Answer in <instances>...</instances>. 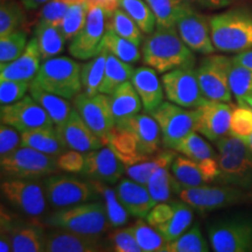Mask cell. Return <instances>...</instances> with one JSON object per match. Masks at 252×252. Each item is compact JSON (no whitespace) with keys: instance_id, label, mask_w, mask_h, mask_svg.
Here are the masks:
<instances>
[{"instance_id":"61","label":"cell","mask_w":252,"mask_h":252,"mask_svg":"<svg viewBox=\"0 0 252 252\" xmlns=\"http://www.w3.org/2000/svg\"><path fill=\"white\" fill-rule=\"evenodd\" d=\"M47 1L49 0H21L23 5L26 7L27 9H35L39 8L40 6H43Z\"/></svg>"},{"instance_id":"53","label":"cell","mask_w":252,"mask_h":252,"mask_svg":"<svg viewBox=\"0 0 252 252\" xmlns=\"http://www.w3.org/2000/svg\"><path fill=\"white\" fill-rule=\"evenodd\" d=\"M69 6L64 0H49L41 8L39 14V23L52 24L55 26H60L63 18L67 13Z\"/></svg>"},{"instance_id":"51","label":"cell","mask_w":252,"mask_h":252,"mask_svg":"<svg viewBox=\"0 0 252 252\" xmlns=\"http://www.w3.org/2000/svg\"><path fill=\"white\" fill-rule=\"evenodd\" d=\"M31 83L27 81L0 80V104L1 106L15 103L26 96Z\"/></svg>"},{"instance_id":"27","label":"cell","mask_w":252,"mask_h":252,"mask_svg":"<svg viewBox=\"0 0 252 252\" xmlns=\"http://www.w3.org/2000/svg\"><path fill=\"white\" fill-rule=\"evenodd\" d=\"M108 146L125 166L135 165L152 157L140 152L138 141L131 132L122 130L116 126L109 135Z\"/></svg>"},{"instance_id":"43","label":"cell","mask_w":252,"mask_h":252,"mask_svg":"<svg viewBox=\"0 0 252 252\" xmlns=\"http://www.w3.org/2000/svg\"><path fill=\"white\" fill-rule=\"evenodd\" d=\"M209 250V244L196 223L175 241L167 243L163 252H208Z\"/></svg>"},{"instance_id":"24","label":"cell","mask_w":252,"mask_h":252,"mask_svg":"<svg viewBox=\"0 0 252 252\" xmlns=\"http://www.w3.org/2000/svg\"><path fill=\"white\" fill-rule=\"evenodd\" d=\"M41 52L35 36L28 41L24 53L8 63H0V80H14L31 82L40 69Z\"/></svg>"},{"instance_id":"41","label":"cell","mask_w":252,"mask_h":252,"mask_svg":"<svg viewBox=\"0 0 252 252\" xmlns=\"http://www.w3.org/2000/svg\"><path fill=\"white\" fill-rule=\"evenodd\" d=\"M144 252H163L167 242L157 228L143 220L128 226Z\"/></svg>"},{"instance_id":"37","label":"cell","mask_w":252,"mask_h":252,"mask_svg":"<svg viewBox=\"0 0 252 252\" xmlns=\"http://www.w3.org/2000/svg\"><path fill=\"white\" fill-rule=\"evenodd\" d=\"M171 172L181 189L198 187L207 184L198 163L186 156L175 158Z\"/></svg>"},{"instance_id":"49","label":"cell","mask_w":252,"mask_h":252,"mask_svg":"<svg viewBox=\"0 0 252 252\" xmlns=\"http://www.w3.org/2000/svg\"><path fill=\"white\" fill-rule=\"evenodd\" d=\"M27 43V34L20 30L0 36V63H8L18 59L26 49Z\"/></svg>"},{"instance_id":"57","label":"cell","mask_w":252,"mask_h":252,"mask_svg":"<svg viewBox=\"0 0 252 252\" xmlns=\"http://www.w3.org/2000/svg\"><path fill=\"white\" fill-rule=\"evenodd\" d=\"M200 166L202 174L206 179L207 184L208 182H214L219 180L220 175V169L219 161H217V157L208 158V159L201 160V161H196Z\"/></svg>"},{"instance_id":"20","label":"cell","mask_w":252,"mask_h":252,"mask_svg":"<svg viewBox=\"0 0 252 252\" xmlns=\"http://www.w3.org/2000/svg\"><path fill=\"white\" fill-rule=\"evenodd\" d=\"M86 163L81 174L93 181L115 185L125 173V165L110 147H102L84 154Z\"/></svg>"},{"instance_id":"25","label":"cell","mask_w":252,"mask_h":252,"mask_svg":"<svg viewBox=\"0 0 252 252\" xmlns=\"http://www.w3.org/2000/svg\"><path fill=\"white\" fill-rule=\"evenodd\" d=\"M116 193L128 214L138 219H146L150 210L157 204L146 186L131 178L121 179L116 187Z\"/></svg>"},{"instance_id":"23","label":"cell","mask_w":252,"mask_h":252,"mask_svg":"<svg viewBox=\"0 0 252 252\" xmlns=\"http://www.w3.org/2000/svg\"><path fill=\"white\" fill-rule=\"evenodd\" d=\"M103 250L99 236L84 235L59 228L46 235V251L48 252H97Z\"/></svg>"},{"instance_id":"62","label":"cell","mask_w":252,"mask_h":252,"mask_svg":"<svg viewBox=\"0 0 252 252\" xmlns=\"http://www.w3.org/2000/svg\"><path fill=\"white\" fill-rule=\"evenodd\" d=\"M242 139H243L245 143H247V145H248L249 147H250V150H251V152H252V134L248 135V137H245V138H242Z\"/></svg>"},{"instance_id":"13","label":"cell","mask_w":252,"mask_h":252,"mask_svg":"<svg viewBox=\"0 0 252 252\" xmlns=\"http://www.w3.org/2000/svg\"><path fill=\"white\" fill-rule=\"evenodd\" d=\"M2 197L12 207L30 217H40L47 209L45 187L34 180L5 179L0 185Z\"/></svg>"},{"instance_id":"38","label":"cell","mask_w":252,"mask_h":252,"mask_svg":"<svg viewBox=\"0 0 252 252\" xmlns=\"http://www.w3.org/2000/svg\"><path fill=\"white\" fill-rule=\"evenodd\" d=\"M106 56H108V50L103 48L94 58L90 59L89 62L82 65L81 77L84 94L94 96L99 93L100 83L105 72Z\"/></svg>"},{"instance_id":"6","label":"cell","mask_w":252,"mask_h":252,"mask_svg":"<svg viewBox=\"0 0 252 252\" xmlns=\"http://www.w3.org/2000/svg\"><path fill=\"white\" fill-rule=\"evenodd\" d=\"M0 169L6 179L37 180L58 171V157L21 145L12 153L0 158Z\"/></svg>"},{"instance_id":"7","label":"cell","mask_w":252,"mask_h":252,"mask_svg":"<svg viewBox=\"0 0 252 252\" xmlns=\"http://www.w3.org/2000/svg\"><path fill=\"white\" fill-rule=\"evenodd\" d=\"M179 197L200 213H210L237 204L252 202V190L235 186H207L184 188L179 191Z\"/></svg>"},{"instance_id":"58","label":"cell","mask_w":252,"mask_h":252,"mask_svg":"<svg viewBox=\"0 0 252 252\" xmlns=\"http://www.w3.org/2000/svg\"><path fill=\"white\" fill-rule=\"evenodd\" d=\"M182 1L187 2L193 7L196 6L207 9H220L229 6L234 0H182Z\"/></svg>"},{"instance_id":"55","label":"cell","mask_w":252,"mask_h":252,"mask_svg":"<svg viewBox=\"0 0 252 252\" xmlns=\"http://www.w3.org/2000/svg\"><path fill=\"white\" fill-rule=\"evenodd\" d=\"M84 163L86 157L75 150H67L58 157L59 169L65 173H82Z\"/></svg>"},{"instance_id":"33","label":"cell","mask_w":252,"mask_h":252,"mask_svg":"<svg viewBox=\"0 0 252 252\" xmlns=\"http://www.w3.org/2000/svg\"><path fill=\"white\" fill-rule=\"evenodd\" d=\"M175 158L176 154L174 151L166 149L165 151H160L157 154H153L150 159L144 160V161L132 166H125V173L130 176L132 180L146 186L150 178L158 168H160L161 166L172 165Z\"/></svg>"},{"instance_id":"10","label":"cell","mask_w":252,"mask_h":252,"mask_svg":"<svg viewBox=\"0 0 252 252\" xmlns=\"http://www.w3.org/2000/svg\"><path fill=\"white\" fill-rule=\"evenodd\" d=\"M109 18L110 15L103 7L89 4L84 26L72 37L69 45V53L72 58L86 61L98 54L103 49V39L109 26Z\"/></svg>"},{"instance_id":"39","label":"cell","mask_w":252,"mask_h":252,"mask_svg":"<svg viewBox=\"0 0 252 252\" xmlns=\"http://www.w3.org/2000/svg\"><path fill=\"white\" fill-rule=\"evenodd\" d=\"M103 48L111 53L122 61L127 63H135L141 58L139 46H137L132 41L118 35L111 27L108 26L105 35L103 39Z\"/></svg>"},{"instance_id":"14","label":"cell","mask_w":252,"mask_h":252,"mask_svg":"<svg viewBox=\"0 0 252 252\" xmlns=\"http://www.w3.org/2000/svg\"><path fill=\"white\" fill-rule=\"evenodd\" d=\"M161 81L167 99L187 109H196L207 102L195 68H180L162 74Z\"/></svg>"},{"instance_id":"45","label":"cell","mask_w":252,"mask_h":252,"mask_svg":"<svg viewBox=\"0 0 252 252\" xmlns=\"http://www.w3.org/2000/svg\"><path fill=\"white\" fill-rule=\"evenodd\" d=\"M109 26L112 28L118 35L132 41L137 46L144 42V32L135 24V21L128 15L124 9L117 8L110 17Z\"/></svg>"},{"instance_id":"2","label":"cell","mask_w":252,"mask_h":252,"mask_svg":"<svg viewBox=\"0 0 252 252\" xmlns=\"http://www.w3.org/2000/svg\"><path fill=\"white\" fill-rule=\"evenodd\" d=\"M215 49L238 54L252 48V11L236 7L209 18Z\"/></svg>"},{"instance_id":"29","label":"cell","mask_w":252,"mask_h":252,"mask_svg":"<svg viewBox=\"0 0 252 252\" xmlns=\"http://www.w3.org/2000/svg\"><path fill=\"white\" fill-rule=\"evenodd\" d=\"M111 109L116 122L137 115L143 110L139 94L137 93L132 82L126 81L110 94Z\"/></svg>"},{"instance_id":"17","label":"cell","mask_w":252,"mask_h":252,"mask_svg":"<svg viewBox=\"0 0 252 252\" xmlns=\"http://www.w3.org/2000/svg\"><path fill=\"white\" fill-rule=\"evenodd\" d=\"M0 121L17 128L20 133L54 124L46 110L31 94L18 102L1 106Z\"/></svg>"},{"instance_id":"19","label":"cell","mask_w":252,"mask_h":252,"mask_svg":"<svg viewBox=\"0 0 252 252\" xmlns=\"http://www.w3.org/2000/svg\"><path fill=\"white\" fill-rule=\"evenodd\" d=\"M59 137L68 150H75L82 153L99 150L104 146L102 139L91 130L83 121L76 109L72 111L67 121L56 126Z\"/></svg>"},{"instance_id":"56","label":"cell","mask_w":252,"mask_h":252,"mask_svg":"<svg viewBox=\"0 0 252 252\" xmlns=\"http://www.w3.org/2000/svg\"><path fill=\"white\" fill-rule=\"evenodd\" d=\"M173 215L172 204H167L166 202H159L154 206L150 213L147 214L146 220L154 228H159L166 222H168Z\"/></svg>"},{"instance_id":"40","label":"cell","mask_w":252,"mask_h":252,"mask_svg":"<svg viewBox=\"0 0 252 252\" xmlns=\"http://www.w3.org/2000/svg\"><path fill=\"white\" fill-rule=\"evenodd\" d=\"M152 8L157 19V28H172L176 26L187 2L182 0H145Z\"/></svg>"},{"instance_id":"26","label":"cell","mask_w":252,"mask_h":252,"mask_svg":"<svg viewBox=\"0 0 252 252\" xmlns=\"http://www.w3.org/2000/svg\"><path fill=\"white\" fill-rule=\"evenodd\" d=\"M137 93L139 94L143 110L145 113L151 115L158 106L163 103V84L162 81L158 77L157 71L153 68L139 67L134 69L131 77Z\"/></svg>"},{"instance_id":"9","label":"cell","mask_w":252,"mask_h":252,"mask_svg":"<svg viewBox=\"0 0 252 252\" xmlns=\"http://www.w3.org/2000/svg\"><path fill=\"white\" fill-rule=\"evenodd\" d=\"M231 67L232 59L225 55L209 54L201 60L195 70L207 99L231 102L232 94L229 84Z\"/></svg>"},{"instance_id":"28","label":"cell","mask_w":252,"mask_h":252,"mask_svg":"<svg viewBox=\"0 0 252 252\" xmlns=\"http://www.w3.org/2000/svg\"><path fill=\"white\" fill-rule=\"evenodd\" d=\"M21 145L32 147V149L53 157H59L60 154L68 150L62 143L54 126H46V127H39L23 132L21 133Z\"/></svg>"},{"instance_id":"3","label":"cell","mask_w":252,"mask_h":252,"mask_svg":"<svg viewBox=\"0 0 252 252\" xmlns=\"http://www.w3.org/2000/svg\"><path fill=\"white\" fill-rule=\"evenodd\" d=\"M223 185L252 190V152L242 138L228 134L215 141Z\"/></svg>"},{"instance_id":"60","label":"cell","mask_w":252,"mask_h":252,"mask_svg":"<svg viewBox=\"0 0 252 252\" xmlns=\"http://www.w3.org/2000/svg\"><path fill=\"white\" fill-rule=\"evenodd\" d=\"M89 4L98 5L100 7H103L108 12V14L111 17L113 12L119 7V0H87Z\"/></svg>"},{"instance_id":"44","label":"cell","mask_w":252,"mask_h":252,"mask_svg":"<svg viewBox=\"0 0 252 252\" xmlns=\"http://www.w3.org/2000/svg\"><path fill=\"white\" fill-rule=\"evenodd\" d=\"M175 151L180 152L182 156H186L195 161H201V160L208 159V158L217 157L215 151L208 141L203 137L198 135V132H190L187 137H185Z\"/></svg>"},{"instance_id":"59","label":"cell","mask_w":252,"mask_h":252,"mask_svg":"<svg viewBox=\"0 0 252 252\" xmlns=\"http://www.w3.org/2000/svg\"><path fill=\"white\" fill-rule=\"evenodd\" d=\"M232 62L236 63V64L243 65V67L252 69V48L236 54L234 58H232Z\"/></svg>"},{"instance_id":"47","label":"cell","mask_w":252,"mask_h":252,"mask_svg":"<svg viewBox=\"0 0 252 252\" xmlns=\"http://www.w3.org/2000/svg\"><path fill=\"white\" fill-rule=\"evenodd\" d=\"M229 84L237 103L243 104L245 97L252 93V69L232 62Z\"/></svg>"},{"instance_id":"8","label":"cell","mask_w":252,"mask_h":252,"mask_svg":"<svg viewBox=\"0 0 252 252\" xmlns=\"http://www.w3.org/2000/svg\"><path fill=\"white\" fill-rule=\"evenodd\" d=\"M210 247L215 252L252 251V220L236 216L208 225Z\"/></svg>"},{"instance_id":"22","label":"cell","mask_w":252,"mask_h":252,"mask_svg":"<svg viewBox=\"0 0 252 252\" xmlns=\"http://www.w3.org/2000/svg\"><path fill=\"white\" fill-rule=\"evenodd\" d=\"M1 231L9 236L12 251L41 252L46 251V235L37 223L14 224L7 215L1 213Z\"/></svg>"},{"instance_id":"54","label":"cell","mask_w":252,"mask_h":252,"mask_svg":"<svg viewBox=\"0 0 252 252\" xmlns=\"http://www.w3.org/2000/svg\"><path fill=\"white\" fill-rule=\"evenodd\" d=\"M21 145V133L17 128L1 123L0 125V158L7 156Z\"/></svg>"},{"instance_id":"21","label":"cell","mask_w":252,"mask_h":252,"mask_svg":"<svg viewBox=\"0 0 252 252\" xmlns=\"http://www.w3.org/2000/svg\"><path fill=\"white\" fill-rule=\"evenodd\" d=\"M116 127L131 132L137 139L143 154L153 156L159 152L160 144H162L161 131L153 116L149 113H137L131 117L119 119L116 122Z\"/></svg>"},{"instance_id":"35","label":"cell","mask_w":252,"mask_h":252,"mask_svg":"<svg viewBox=\"0 0 252 252\" xmlns=\"http://www.w3.org/2000/svg\"><path fill=\"white\" fill-rule=\"evenodd\" d=\"M171 167L172 165H166L158 168L146 184L151 196L157 203L167 202L171 200L172 193L179 194L181 190V187L172 174Z\"/></svg>"},{"instance_id":"50","label":"cell","mask_w":252,"mask_h":252,"mask_svg":"<svg viewBox=\"0 0 252 252\" xmlns=\"http://www.w3.org/2000/svg\"><path fill=\"white\" fill-rule=\"evenodd\" d=\"M230 134L239 138L252 134V108L247 104H238L236 108H232Z\"/></svg>"},{"instance_id":"36","label":"cell","mask_w":252,"mask_h":252,"mask_svg":"<svg viewBox=\"0 0 252 252\" xmlns=\"http://www.w3.org/2000/svg\"><path fill=\"white\" fill-rule=\"evenodd\" d=\"M91 182H93L98 196L102 197L110 225L115 226V228L125 225L127 223L130 214L119 201L116 189L109 187L108 184H105V182L93 180H91Z\"/></svg>"},{"instance_id":"15","label":"cell","mask_w":252,"mask_h":252,"mask_svg":"<svg viewBox=\"0 0 252 252\" xmlns=\"http://www.w3.org/2000/svg\"><path fill=\"white\" fill-rule=\"evenodd\" d=\"M74 108L77 110L83 121L99 137L105 145H108L109 135L116 126L113 117L110 94L98 93L94 96L80 93L74 98Z\"/></svg>"},{"instance_id":"12","label":"cell","mask_w":252,"mask_h":252,"mask_svg":"<svg viewBox=\"0 0 252 252\" xmlns=\"http://www.w3.org/2000/svg\"><path fill=\"white\" fill-rule=\"evenodd\" d=\"M43 187L47 201L55 209L97 201L99 198L93 182L88 184L70 175H49L43 182Z\"/></svg>"},{"instance_id":"11","label":"cell","mask_w":252,"mask_h":252,"mask_svg":"<svg viewBox=\"0 0 252 252\" xmlns=\"http://www.w3.org/2000/svg\"><path fill=\"white\" fill-rule=\"evenodd\" d=\"M161 131V141L165 149L175 150L185 137L195 131L196 109L184 108L172 102H163L151 113Z\"/></svg>"},{"instance_id":"16","label":"cell","mask_w":252,"mask_h":252,"mask_svg":"<svg viewBox=\"0 0 252 252\" xmlns=\"http://www.w3.org/2000/svg\"><path fill=\"white\" fill-rule=\"evenodd\" d=\"M175 27L182 41L194 53L202 55L214 54L216 49L212 39L209 18L198 13L193 6L187 4L176 21Z\"/></svg>"},{"instance_id":"42","label":"cell","mask_w":252,"mask_h":252,"mask_svg":"<svg viewBox=\"0 0 252 252\" xmlns=\"http://www.w3.org/2000/svg\"><path fill=\"white\" fill-rule=\"evenodd\" d=\"M119 7L127 13L145 34H152L157 28V19L145 0H119Z\"/></svg>"},{"instance_id":"18","label":"cell","mask_w":252,"mask_h":252,"mask_svg":"<svg viewBox=\"0 0 252 252\" xmlns=\"http://www.w3.org/2000/svg\"><path fill=\"white\" fill-rule=\"evenodd\" d=\"M232 108L226 102L208 99L196 108L195 131L208 140L214 141L230 134Z\"/></svg>"},{"instance_id":"31","label":"cell","mask_w":252,"mask_h":252,"mask_svg":"<svg viewBox=\"0 0 252 252\" xmlns=\"http://www.w3.org/2000/svg\"><path fill=\"white\" fill-rule=\"evenodd\" d=\"M171 204L173 207L172 217L168 222L158 228L167 243L175 241L182 234H185L191 225L194 219L193 208L185 201H174Z\"/></svg>"},{"instance_id":"48","label":"cell","mask_w":252,"mask_h":252,"mask_svg":"<svg viewBox=\"0 0 252 252\" xmlns=\"http://www.w3.org/2000/svg\"><path fill=\"white\" fill-rule=\"evenodd\" d=\"M24 24L23 7L14 0H1L0 5V36L19 31Z\"/></svg>"},{"instance_id":"1","label":"cell","mask_w":252,"mask_h":252,"mask_svg":"<svg viewBox=\"0 0 252 252\" xmlns=\"http://www.w3.org/2000/svg\"><path fill=\"white\" fill-rule=\"evenodd\" d=\"M143 61L159 74L195 67L194 52L179 35L176 27L157 28L143 43Z\"/></svg>"},{"instance_id":"63","label":"cell","mask_w":252,"mask_h":252,"mask_svg":"<svg viewBox=\"0 0 252 252\" xmlns=\"http://www.w3.org/2000/svg\"><path fill=\"white\" fill-rule=\"evenodd\" d=\"M243 104H247V105H249V106H250V108H252V93L250 94H248L247 97H245Z\"/></svg>"},{"instance_id":"32","label":"cell","mask_w":252,"mask_h":252,"mask_svg":"<svg viewBox=\"0 0 252 252\" xmlns=\"http://www.w3.org/2000/svg\"><path fill=\"white\" fill-rule=\"evenodd\" d=\"M134 68L131 63L122 61L117 56L108 52L105 63V72L102 83L99 87V93L111 94L124 82L131 80Z\"/></svg>"},{"instance_id":"4","label":"cell","mask_w":252,"mask_h":252,"mask_svg":"<svg viewBox=\"0 0 252 252\" xmlns=\"http://www.w3.org/2000/svg\"><path fill=\"white\" fill-rule=\"evenodd\" d=\"M43 223L50 228H59L84 235L100 236L109 229L110 223L103 202H83L60 208L49 214Z\"/></svg>"},{"instance_id":"46","label":"cell","mask_w":252,"mask_h":252,"mask_svg":"<svg viewBox=\"0 0 252 252\" xmlns=\"http://www.w3.org/2000/svg\"><path fill=\"white\" fill-rule=\"evenodd\" d=\"M88 9H89L88 1L77 2V4L69 6L67 13H65L62 23L59 26L65 40H72V37L82 30L87 20Z\"/></svg>"},{"instance_id":"34","label":"cell","mask_w":252,"mask_h":252,"mask_svg":"<svg viewBox=\"0 0 252 252\" xmlns=\"http://www.w3.org/2000/svg\"><path fill=\"white\" fill-rule=\"evenodd\" d=\"M35 37L39 42L42 61L55 58L60 53H62L67 41L59 26L46 23L37 24Z\"/></svg>"},{"instance_id":"52","label":"cell","mask_w":252,"mask_h":252,"mask_svg":"<svg viewBox=\"0 0 252 252\" xmlns=\"http://www.w3.org/2000/svg\"><path fill=\"white\" fill-rule=\"evenodd\" d=\"M110 247L116 252H143L130 228L113 230L109 235Z\"/></svg>"},{"instance_id":"30","label":"cell","mask_w":252,"mask_h":252,"mask_svg":"<svg viewBox=\"0 0 252 252\" xmlns=\"http://www.w3.org/2000/svg\"><path fill=\"white\" fill-rule=\"evenodd\" d=\"M28 93L46 110V112L48 113V116L52 118L53 123L56 126L64 123L70 116L72 108L67 98H63V97L58 96V94L48 93V91L41 89V88L34 86L32 83Z\"/></svg>"},{"instance_id":"5","label":"cell","mask_w":252,"mask_h":252,"mask_svg":"<svg viewBox=\"0 0 252 252\" xmlns=\"http://www.w3.org/2000/svg\"><path fill=\"white\" fill-rule=\"evenodd\" d=\"M81 69L80 63L67 56L52 58L41 64L31 83L63 98L71 99L83 89Z\"/></svg>"}]
</instances>
